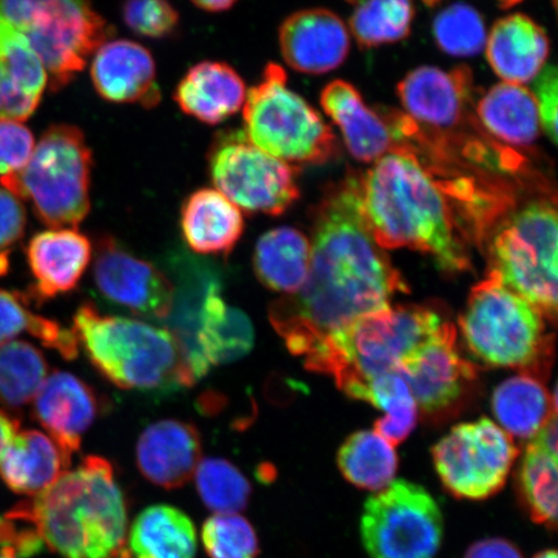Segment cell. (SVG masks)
<instances>
[{
	"mask_svg": "<svg viewBox=\"0 0 558 558\" xmlns=\"http://www.w3.org/2000/svg\"><path fill=\"white\" fill-rule=\"evenodd\" d=\"M311 248L303 289L269 306L271 326L289 351L303 359L355 319L409 292L367 225L361 174L349 173L327 187L314 215Z\"/></svg>",
	"mask_w": 558,
	"mask_h": 558,
	"instance_id": "cell-1",
	"label": "cell"
},
{
	"mask_svg": "<svg viewBox=\"0 0 558 558\" xmlns=\"http://www.w3.org/2000/svg\"><path fill=\"white\" fill-rule=\"evenodd\" d=\"M361 198L367 225L383 250L421 251L446 274L471 269L469 244L448 192L425 169L413 146L403 144L361 174Z\"/></svg>",
	"mask_w": 558,
	"mask_h": 558,
	"instance_id": "cell-2",
	"label": "cell"
},
{
	"mask_svg": "<svg viewBox=\"0 0 558 558\" xmlns=\"http://www.w3.org/2000/svg\"><path fill=\"white\" fill-rule=\"evenodd\" d=\"M11 513L29 522L41 543L64 558H114L122 553L128 512L113 466L89 456Z\"/></svg>",
	"mask_w": 558,
	"mask_h": 558,
	"instance_id": "cell-3",
	"label": "cell"
},
{
	"mask_svg": "<svg viewBox=\"0 0 558 558\" xmlns=\"http://www.w3.org/2000/svg\"><path fill=\"white\" fill-rule=\"evenodd\" d=\"M444 319L423 305H389L367 313L331 335L305 355L311 372L332 376L354 400L366 401L368 384L399 373L402 362L434 333Z\"/></svg>",
	"mask_w": 558,
	"mask_h": 558,
	"instance_id": "cell-4",
	"label": "cell"
},
{
	"mask_svg": "<svg viewBox=\"0 0 558 558\" xmlns=\"http://www.w3.org/2000/svg\"><path fill=\"white\" fill-rule=\"evenodd\" d=\"M72 330L90 364L118 388L170 393L191 387L177 341L165 327L102 314L83 303Z\"/></svg>",
	"mask_w": 558,
	"mask_h": 558,
	"instance_id": "cell-5",
	"label": "cell"
},
{
	"mask_svg": "<svg viewBox=\"0 0 558 558\" xmlns=\"http://www.w3.org/2000/svg\"><path fill=\"white\" fill-rule=\"evenodd\" d=\"M93 153L83 132L54 124L35 144L24 170L0 179L21 201L31 202L35 215L52 229H76L90 209Z\"/></svg>",
	"mask_w": 558,
	"mask_h": 558,
	"instance_id": "cell-6",
	"label": "cell"
},
{
	"mask_svg": "<svg viewBox=\"0 0 558 558\" xmlns=\"http://www.w3.org/2000/svg\"><path fill=\"white\" fill-rule=\"evenodd\" d=\"M487 235L490 271L555 323L558 216L554 202L530 201L508 211Z\"/></svg>",
	"mask_w": 558,
	"mask_h": 558,
	"instance_id": "cell-7",
	"label": "cell"
},
{
	"mask_svg": "<svg viewBox=\"0 0 558 558\" xmlns=\"http://www.w3.org/2000/svg\"><path fill=\"white\" fill-rule=\"evenodd\" d=\"M0 21L29 41L53 90L72 83L113 33L90 0H0Z\"/></svg>",
	"mask_w": 558,
	"mask_h": 558,
	"instance_id": "cell-8",
	"label": "cell"
},
{
	"mask_svg": "<svg viewBox=\"0 0 558 558\" xmlns=\"http://www.w3.org/2000/svg\"><path fill=\"white\" fill-rule=\"evenodd\" d=\"M459 325L466 348L486 365L538 368L553 353L542 313L493 271L474 286Z\"/></svg>",
	"mask_w": 558,
	"mask_h": 558,
	"instance_id": "cell-9",
	"label": "cell"
},
{
	"mask_svg": "<svg viewBox=\"0 0 558 558\" xmlns=\"http://www.w3.org/2000/svg\"><path fill=\"white\" fill-rule=\"evenodd\" d=\"M244 136L257 149L286 163H325L337 137L302 96L288 87L282 66L269 62L259 85L243 104Z\"/></svg>",
	"mask_w": 558,
	"mask_h": 558,
	"instance_id": "cell-10",
	"label": "cell"
},
{
	"mask_svg": "<svg viewBox=\"0 0 558 558\" xmlns=\"http://www.w3.org/2000/svg\"><path fill=\"white\" fill-rule=\"evenodd\" d=\"M360 530L369 558H435L444 515L423 486L397 480L366 501Z\"/></svg>",
	"mask_w": 558,
	"mask_h": 558,
	"instance_id": "cell-11",
	"label": "cell"
},
{
	"mask_svg": "<svg viewBox=\"0 0 558 558\" xmlns=\"http://www.w3.org/2000/svg\"><path fill=\"white\" fill-rule=\"evenodd\" d=\"M208 165L216 191L241 211L281 215L299 198L294 167L257 149L242 132L216 140Z\"/></svg>",
	"mask_w": 558,
	"mask_h": 558,
	"instance_id": "cell-12",
	"label": "cell"
},
{
	"mask_svg": "<svg viewBox=\"0 0 558 558\" xmlns=\"http://www.w3.org/2000/svg\"><path fill=\"white\" fill-rule=\"evenodd\" d=\"M435 469L453 497L484 500L504 488L519 449L490 418L462 423L432 450Z\"/></svg>",
	"mask_w": 558,
	"mask_h": 558,
	"instance_id": "cell-13",
	"label": "cell"
},
{
	"mask_svg": "<svg viewBox=\"0 0 558 558\" xmlns=\"http://www.w3.org/2000/svg\"><path fill=\"white\" fill-rule=\"evenodd\" d=\"M93 278L96 294L105 303L134 316L162 324L171 310L170 278L113 236H101L97 242Z\"/></svg>",
	"mask_w": 558,
	"mask_h": 558,
	"instance_id": "cell-14",
	"label": "cell"
},
{
	"mask_svg": "<svg viewBox=\"0 0 558 558\" xmlns=\"http://www.w3.org/2000/svg\"><path fill=\"white\" fill-rule=\"evenodd\" d=\"M167 262L173 298L162 324L177 341L192 387L211 369L201 351L199 331L207 300L214 292L222 291V278L213 264L187 254L173 255Z\"/></svg>",
	"mask_w": 558,
	"mask_h": 558,
	"instance_id": "cell-15",
	"label": "cell"
},
{
	"mask_svg": "<svg viewBox=\"0 0 558 558\" xmlns=\"http://www.w3.org/2000/svg\"><path fill=\"white\" fill-rule=\"evenodd\" d=\"M399 374L425 413H439L460 400L476 379V368L460 357L457 329L444 320L430 337L402 362Z\"/></svg>",
	"mask_w": 558,
	"mask_h": 558,
	"instance_id": "cell-16",
	"label": "cell"
},
{
	"mask_svg": "<svg viewBox=\"0 0 558 558\" xmlns=\"http://www.w3.org/2000/svg\"><path fill=\"white\" fill-rule=\"evenodd\" d=\"M473 78L469 66L445 72L421 66L397 86V96L414 123L430 129L452 130L466 120L472 104Z\"/></svg>",
	"mask_w": 558,
	"mask_h": 558,
	"instance_id": "cell-17",
	"label": "cell"
},
{
	"mask_svg": "<svg viewBox=\"0 0 558 558\" xmlns=\"http://www.w3.org/2000/svg\"><path fill=\"white\" fill-rule=\"evenodd\" d=\"M282 58L295 72L320 75L343 65L351 35L337 13L311 9L292 13L279 27Z\"/></svg>",
	"mask_w": 558,
	"mask_h": 558,
	"instance_id": "cell-18",
	"label": "cell"
},
{
	"mask_svg": "<svg viewBox=\"0 0 558 558\" xmlns=\"http://www.w3.org/2000/svg\"><path fill=\"white\" fill-rule=\"evenodd\" d=\"M100 413L95 389L66 372L48 375L34 399V417L70 457Z\"/></svg>",
	"mask_w": 558,
	"mask_h": 558,
	"instance_id": "cell-19",
	"label": "cell"
},
{
	"mask_svg": "<svg viewBox=\"0 0 558 558\" xmlns=\"http://www.w3.org/2000/svg\"><path fill=\"white\" fill-rule=\"evenodd\" d=\"M90 80L96 93L109 102L151 108L160 100L156 61L136 41H105L90 61Z\"/></svg>",
	"mask_w": 558,
	"mask_h": 558,
	"instance_id": "cell-20",
	"label": "cell"
},
{
	"mask_svg": "<svg viewBox=\"0 0 558 558\" xmlns=\"http://www.w3.org/2000/svg\"><path fill=\"white\" fill-rule=\"evenodd\" d=\"M320 105L340 129L349 153L360 162L375 163L403 145L392 123L368 108L351 83L332 81L320 93Z\"/></svg>",
	"mask_w": 558,
	"mask_h": 558,
	"instance_id": "cell-21",
	"label": "cell"
},
{
	"mask_svg": "<svg viewBox=\"0 0 558 558\" xmlns=\"http://www.w3.org/2000/svg\"><path fill=\"white\" fill-rule=\"evenodd\" d=\"M202 458V441L192 423L165 418L146 427L136 446L140 472L150 483L178 488L197 471Z\"/></svg>",
	"mask_w": 558,
	"mask_h": 558,
	"instance_id": "cell-22",
	"label": "cell"
},
{
	"mask_svg": "<svg viewBox=\"0 0 558 558\" xmlns=\"http://www.w3.org/2000/svg\"><path fill=\"white\" fill-rule=\"evenodd\" d=\"M27 263L39 300L65 295L76 289L93 259V243L76 229H51L27 244Z\"/></svg>",
	"mask_w": 558,
	"mask_h": 558,
	"instance_id": "cell-23",
	"label": "cell"
},
{
	"mask_svg": "<svg viewBox=\"0 0 558 558\" xmlns=\"http://www.w3.org/2000/svg\"><path fill=\"white\" fill-rule=\"evenodd\" d=\"M47 86L46 69L29 41L0 21V120H29Z\"/></svg>",
	"mask_w": 558,
	"mask_h": 558,
	"instance_id": "cell-24",
	"label": "cell"
},
{
	"mask_svg": "<svg viewBox=\"0 0 558 558\" xmlns=\"http://www.w3.org/2000/svg\"><path fill=\"white\" fill-rule=\"evenodd\" d=\"M486 58L504 82L523 85L546 66L549 38L534 20L514 13L494 24L486 39Z\"/></svg>",
	"mask_w": 558,
	"mask_h": 558,
	"instance_id": "cell-25",
	"label": "cell"
},
{
	"mask_svg": "<svg viewBox=\"0 0 558 558\" xmlns=\"http://www.w3.org/2000/svg\"><path fill=\"white\" fill-rule=\"evenodd\" d=\"M246 95V86L232 66L221 61H202L187 70L173 99L186 116L215 125L239 113Z\"/></svg>",
	"mask_w": 558,
	"mask_h": 558,
	"instance_id": "cell-26",
	"label": "cell"
},
{
	"mask_svg": "<svg viewBox=\"0 0 558 558\" xmlns=\"http://www.w3.org/2000/svg\"><path fill=\"white\" fill-rule=\"evenodd\" d=\"M181 233L195 254L229 256L244 230L242 211L219 191H195L180 215Z\"/></svg>",
	"mask_w": 558,
	"mask_h": 558,
	"instance_id": "cell-27",
	"label": "cell"
},
{
	"mask_svg": "<svg viewBox=\"0 0 558 558\" xmlns=\"http://www.w3.org/2000/svg\"><path fill=\"white\" fill-rule=\"evenodd\" d=\"M70 458L44 432H17L0 459V474L11 490L35 497L68 471Z\"/></svg>",
	"mask_w": 558,
	"mask_h": 558,
	"instance_id": "cell-28",
	"label": "cell"
},
{
	"mask_svg": "<svg viewBox=\"0 0 558 558\" xmlns=\"http://www.w3.org/2000/svg\"><path fill=\"white\" fill-rule=\"evenodd\" d=\"M311 255V241L300 230L291 227L271 229L256 243L255 275L265 288L294 295L308 278Z\"/></svg>",
	"mask_w": 558,
	"mask_h": 558,
	"instance_id": "cell-29",
	"label": "cell"
},
{
	"mask_svg": "<svg viewBox=\"0 0 558 558\" xmlns=\"http://www.w3.org/2000/svg\"><path fill=\"white\" fill-rule=\"evenodd\" d=\"M477 117L487 132L509 145L529 146L539 137L542 125L532 89L501 82L477 104Z\"/></svg>",
	"mask_w": 558,
	"mask_h": 558,
	"instance_id": "cell-30",
	"label": "cell"
},
{
	"mask_svg": "<svg viewBox=\"0 0 558 558\" xmlns=\"http://www.w3.org/2000/svg\"><path fill=\"white\" fill-rule=\"evenodd\" d=\"M549 395L538 376L522 373L499 384L494 390L492 408L498 425L509 436L532 439L557 411V396Z\"/></svg>",
	"mask_w": 558,
	"mask_h": 558,
	"instance_id": "cell-31",
	"label": "cell"
},
{
	"mask_svg": "<svg viewBox=\"0 0 558 558\" xmlns=\"http://www.w3.org/2000/svg\"><path fill=\"white\" fill-rule=\"evenodd\" d=\"M129 544L135 558H193L197 533L191 519L179 509L153 506L138 514Z\"/></svg>",
	"mask_w": 558,
	"mask_h": 558,
	"instance_id": "cell-32",
	"label": "cell"
},
{
	"mask_svg": "<svg viewBox=\"0 0 558 558\" xmlns=\"http://www.w3.org/2000/svg\"><path fill=\"white\" fill-rule=\"evenodd\" d=\"M255 330L247 314L226 303L221 291L208 298L199 347L209 368L232 364L253 351Z\"/></svg>",
	"mask_w": 558,
	"mask_h": 558,
	"instance_id": "cell-33",
	"label": "cell"
},
{
	"mask_svg": "<svg viewBox=\"0 0 558 558\" xmlns=\"http://www.w3.org/2000/svg\"><path fill=\"white\" fill-rule=\"evenodd\" d=\"M338 465L348 483L378 493L393 483L399 457L395 446L376 432L360 430L341 445Z\"/></svg>",
	"mask_w": 558,
	"mask_h": 558,
	"instance_id": "cell-34",
	"label": "cell"
},
{
	"mask_svg": "<svg viewBox=\"0 0 558 558\" xmlns=\"http://www.w3.org/2000/svg\"><path fill=\"white\" fill-rule=\"evenodd\" d=\"M557 453L530 439L519 471V492L530 519L555 527L557 521Z\"/></svg>",
	"mask_w": 558,
	"mask_h": 558,
	"instance_id": "cell-35",
	"label": "cell"
},
{
	"mask_svg": "<svg viewBox=\"0 0 558 558\" xmlns=\"http://www.w3.org/2000/svg\"><path fill=\"white\" fill-rule=\"evenodd\" d=\"M25 332L68 361L80 355V343L72 329H65L56 320L29 311L26 300L17 292L0 290V345L10 343Z\"/></svg>",
	"mask_w": 558,
	"mask_h": 558,
	"instance_id": "cell-36",
	"label": "cell"
},
{
	"mask_svg": "<svg viewBox=\"0 0 558 558\" xmlns=\"http://www.w3.org/2000/svg\"><path fill=\"white\" fill-rule=\"evenodd\" d=\"M48 376L45 355L26 341L0 345V403L11 409L34 401Z\"/></svg>",
	"mask_w": 558,
	"mask_h": 558,
	"instance_id": "cell-37",
	"label": "cell"
},
{
	"mask_svg": "<svg viewBox=\"0 0 558 558\" xmlns=\"http://www.w3.org/2000/svg\"><path fill=\"white\" fill-rule=\"evenodd\" d=\"M414 17L413 0H361L349 27L361 47L373 48L407 39Z\"/></svg>",
	"mask_w": 558,
	"mask_h": 558,
	"instance_id": "cell-38",
	"label": "cell"
},
{
	"mask_svg": "<svg viewBox=\"0 0 558 558\" xmlns=\"http://www.w3.org/2000/svg\"><path fill=\"white\" fill-rule=\"evenodd\" d=\"M365 402L372 403L386 414L376 421L374 432L395 448L414 430L417 404L399 373L383 375L369 383Z\"/></svg>",
	"mask_w": 558,
	"mask_h": 558,
	"instance_id": "cell-39",
	"label": "cell"
},
{
	"mask_svg": "<svg viewBox=\"0 0 558 558\" xmlns=\"http://www.w3.org/2000/svg\"><path fill=\"white\" fill-rule=\"evenodd\" d=\"M194 474L201 499L216 514L239 513L247 506L251 495L248 480L228 460H201Z\"/></svg>",
	"mask_w": 558,
	"mask_h": 558,
	"instance_id": "cell-40",
	"label": "cell"
},
{
	"mask_svg": "<svg viewBox=\"0 0 558 558\" xmlns=\"http://www.w3.org/2000/svg\"><path fill=\"white\" fill-rule=\"evenodd\" d=\"M432 32L439 50L456 58H472L486 46L484 19L470 4L456 3L439 12Z\"/></svg>",
	"mask_w": 558,
	"mask_h": 558,
	"instance_id": "cell-41",
	"label": "cell"
},
{
	"mask_svg": "<svg viewBox=\"0 0 558 558\" xmlns=\"http://www.w3.org/2000/svg\"><path fill=\"white\" fill-rule=\"evenodd\" d=\"M211 558H257L259 542L251 523L236 513L215 514L202 529Z\"/></svg>",
	"mask_w": 558,
	"mask_h": 558,
	"instance_id": "cell-42",
	"label": "cell"
},
{
	"mask_svg": "<svg viewBox=\"0 0 558 558\" xmlns=\"http://www.w3.org/2000/svg\"><path fill=\"white\" fill-rule=\"evenodd\" d=\"M124 24L146 38H166L177 32L180 16L169 0H124Z\"/></svg>",
	"mask_w": 558,
	"mask_h": 558,
	"instance_id": "cell-43",
	"label": "cell"
},
{
	"mask_svg": "<svg viewBox=\"0 0 558 558\" xmlns=\"http://www.w3.org/2000/svg\"><path fill=\"white\" fill-rule=\"evenodd\" d=\"M34 148V135L26 125L0 120V179L24 170Z\"/></svg>",
	"mask_w": 558,
	"mask_h": 558,
	"instance_id": "cell-44",
	"label": "cell"
},
{
	"mask_svg": "<svg viewBox=\"0 0 558 558\" xmlns=\"http://www.w3.org/2000/svg\"><path fill=\"white\" fill-rule=\"evenodd\" d=\"M25 227L23 204L16 195L0 186V276L9 269L10 248L23 239Z\"/></svg>",
	"mask_w": 558,
	"mask_h": 558,
	"instance_id": "cell-45",
	"label": "cell"
},
{
	"mask_svg": "<svg viewBox=\"0 0 558 558\" xmlns=\"http://www.w3.org/2000/svg\"><path fill=\"white\" fill-rule=\"evenodd\" d=\"M533 82L532 93L538 107L542 129L550 142L557 144L558 73L556 66H544Z\"/></svg>",
	"mask_w": 558,
	"mask_h": 558,
	"instance_id": "cell-46",
	"label": "cell"
},
{
	"mask_svg": "<svg viewBox=\"0 0 558 558\" xmlns=\"http://www.w3.org/2000/svg\"><path fill=\"white\" fill-rule=\"evenodd\" d=\"M464 558H523V556L512 542L487 538L472 544Z\"/></svg>",
	"mask_w": 558,
	"mask_h": 558,
	"instance_id": "cell-47",
	"label": "cell"
},
{
	"mask_svg": "<svg viewBox=\"0 0 558 558\" xmlns=\"http://www.w3.org/2000/svg\"><path fill=\"white\" fill-rule=\"evenodd\" d=\"M19 432V422L0 411V459H2L7 445Z\"/></svg>",
	"mask_w": 558,
	"mask_h": 558,
	"instance_id": "cell-48",
	"label": "cell"
},
{
	"mask_svg": "<svg viewBox=\"0 0 558 558\" xmlns=\"http://www.w3.org/2000/svg\"><path fill=\"white\" fill-rule=\"evenodd\" d=\"M194 5L206 12H225L239 2V0H192Z\"/></svg>",
	"mask_w": 558,
	"mask_h": 558,
	"instance_id": "cell-49",
	"label": "cell"
},
{
	"mask_svg": "<svg viewBox=\"0 0 558 558\" xmlns=\"http://www.w3.org/2000/svg\"><path fill=\"white\" fill-rule=\"evenodd\" d=\"M534 558H557V554L555 549H546L542 550V553L536 555Z\"/></svg>",
	"mask_w": 558,
	"mask_h": 558,
	"instance_id": "cell-50",
	"label": "cell"
},
{
	"mask_svg": "<svg viewBox=\"0 0 558 558\" xmlns=\"http://www.w3.org/2000/svg\"><path fill=\"white\" fill-rule=\"evenodd\" d=\"M0 558H17L15 554L11 553V550H2V555Z\"/></svg>",
	"mask_w": 558,
	"mask_h": 558,
	"instance_id": "cell-51",
	"label": "cell"
},
{
	"mask_svg": "<svg viewBox=\"0 0 558 558\" xmlns=\"http://www.w3.org/2000/svg\"><path fill=\"white\" fill-rule=\"evenodd\" d=\"M501 3H504L506 7H511L518 2H521V0H500Z\"/></svg>",
	"mask_w": 558,
	"mask_h": 558,
	"instance_id": "cell-52",
	"label": "cell"
},
{
	"mask_svg": "<svg viewBox=\"0 0 558 558\" xmlns=\"http://www.w3.org/2000/svg\"><path fill=\"white\" fill-rule=\"evenodd\" d=\"M124 558H129V556H128V555H125V557H124Z\"/></svg>",
	"mask_w": 558,
	"mask_h": 558,
	"instance_id": "cell-53",
	"label": "cell"
}]
</instances>
